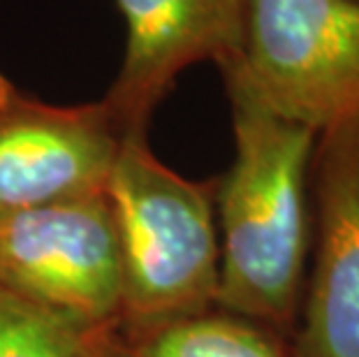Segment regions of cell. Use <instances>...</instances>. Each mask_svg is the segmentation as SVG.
Here are the masks:
<instances>
[{
    "label": "cell",
    "instance_id": "cell-7",
    "mask_svg": "<svg viewBox=\"0 0 359 357\" xmlns=\"http://www.w3.org/2000/svg\"><path fill=\"white\" fill-rule=\"evenodd\" d=\"M126 54L104 95L123 133L147 130L151 114L190 65L239 56L246 0H116Z\"/></svg>",
    "mask_w": 359,
    "mask_h": 357
},
{
    "label": "cell",
    "instance_id": "cell-9",
    "mask_svg": "<svg viewBox=\"0 0 359 357\" xmlns=\"http://www.w3.org/2000/svg\"><path fill=\"white\" fill-rule=\"evenodd\" d=\"M118 325H86L0 288V357H109Z\"/></svg>",
    "mask_w": 359,
    "mask_h": 357
},
{
    "label": "cell",
    "instance_id": "cell-1",
    "mask_svg": "<svg viewBox=\"0 0 359 357\" xmlns=\"http://www.w3.org/2000/svg\"><path fill=\"white\" fill-rule=\"evenodd\" d=\"M220 74L232 112L234 161L216 181V307L292 339L311 246L318 133L259 105L230 67Z\"/></svg>",
    "mask_w": 359,
    "mask_h": 357
},
{
    "label": "cell",
    "instance_id": "cell-10",
    "mask_svg": "<svg viewBox=\"0 0 359 357\" xmlns=\"http://www.w3.org/2000/svg\"><path fill=\"white\" fill-rule=\"evenodd\" d=\"M114 351H116V339H114V348H111V355L109 357H114Z\"/></svg>",
    "mask_w": 359,
    "mask_h": 357
},
{
    "label": "cell",
    "instance_id": "cell-8",
    "mask_svg": "<svg viewBox=\"0 0 359 357\" xmlns=\"http://www.w3.org/2000/svg\"><path fill=\"white\" fill-rule=\"evenodd\" d=\"M114 357H294L283 332L220 307L144 330H116Z\"/></svg>",
    "mask_w": 359,
    "mask_h": 357
},
{
    "label": "cell",
    "instance_id": "cell-3",
    "mask_svg": "<svg viewBox=\"0 0 359 357\" xmlns=\"http://www.w3.org/2000/svg\"><path fill=\"white\" fill-rule=\"evenodd\" d=\"M218 67L318 135L359 119V0H246L241 51Z\"/></svg>",
    "mask_w": 359,
    "mask_h": 357
},
{
    "label": "cell",
    "instance_id": "cell-5",
    "mask_svg": "<svg viewBox=\"0 0 359 357\" xmlns=\"http://www.w3.org/2000/svg\"><path fill=\"white\" fill-rule=\"evenodd\" d=\"M121 140L102 100L49 105L0 72V214L104 193Z\"/></svg>",
    "mask_w": 359,
    "mask_h": 357
},
{
    "label": "cell",
    "instance_id": "cell-6",
    "mask_svg": "<svg viewBox=\"0 0 359 357\" xmlns=\"http://www.w3.org/2000/svg\"><path fill=\"white\" fill-rule=\"evenodd\" d=\"M316 253L294 357H359V119L320 133L311 161Z\"/></svg>",
    "mask_w": 359,
    "mask_h": 357
},
{
    "label": "cell",
    "instance_id": "cell-4",
    "mask_svg": "<svg viewBox=\"0 0 359 357\" xmlns=\"http://www.w3.org/2000/svg\"><path fill=\"white\" fill-rule=\"evenodd\" d=\"M0 288L86 325H118L121 257L107 193L0 214Z\"/></svg>",
    "mask_w": 359,
    "mask_h": 357
},
{
    "label": "cell",
    "instance_id": "cell-2",
    "mask_svg": "<svg viewBox=\"0 0 359 357\" xmlns=\"http://www.w3.org/2000/svg\"><path fill=\"white\" fill-rule=\"evenodd\" d=\"M121 257V330H144L216 307V181H190L123 133L107 181Z\"/></svg>",
    "mask_w": 359,
    "mask_h": 357
}]
</instances>
